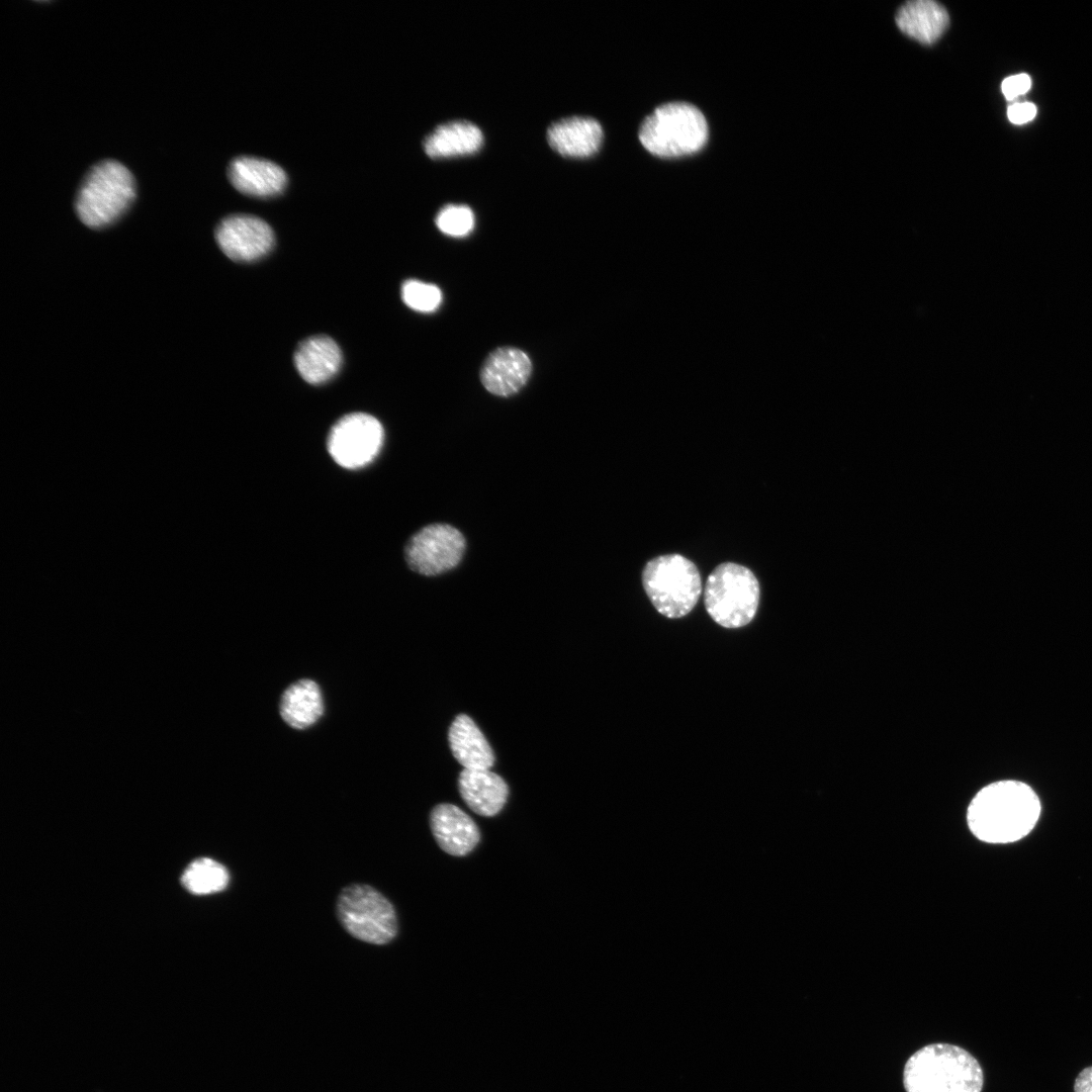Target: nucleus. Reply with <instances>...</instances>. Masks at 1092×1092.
<instances>
[{"mask_svg":"<svg viewBox=\"0 0 1092 1092\" xmlns=\"http://www.w3.org/2000/svg\"><path fill=\"white\" fill-rule=\"evenodd\" d=\"M134 196L135 184L129 170L117 161H102L85 176L75 208L84 224L99 229L115 221Z\"/></svg>","mask_w":1092,"mask_h":1092,"instance_id":"nucleus-4","label":"nucleus"},{"mask_svg":"<svg viewBox=\"0 0 1092 1092\" xmlns=\"http://www.w3.org/2000/svg\"><path fill=\"white\" fill-rule=\"evenodd\" d=\"M220 250L232 260L252 262L264 257L274 245V233L260 217L233 214L223 218L215 230Z\"/></svg>","mask_w":1092,"mask_h":1092,"instance_id":"nucleus-10","label":"nucleus"},{"mask_svg":"<svg viewBox=\"0 0 1092 1092\" xmlns=\"http://www.w3.org/2000/svg\"><path fill=\"white\" fill-rule=\"evenodd\" d=\"M229 881L228 870L218 861L208 857L193 860L181 877V883L185 889L195 895L220 892L226 888Z\"/></svg>","mask_w":1092,"mask_h":1092,"instance_id":"nucleus-21","label":"nucleus"},{"mask_svg":"<svg viewBox=\"0 0 1092 1092\" xmlns=\"http://www.w3.org/2000/svg\"><path fill=\"white\" fill-rule=\"evenodd\" d=\"M383 439V427L376 418L365 413H352L333 426L327 447L336 463L344 468L356 469L376 457Z\"/></svg>","mask_w":1092,"mask_h":1092,"instance_id":"nucleus-9","label":"nucleus"},{"mask_svg":"<svg viewBox=\"0 0 1092 1092\" xmlns=\"http://www.w3.org/2000/svg\"><path fill=\"white\" fill-rule=\"evenodd\" d=\"M483 143L481 130L472 122L451 121L436 127L424 141L426 154L433 158H449L473 154Z\"/></svg>","mask_w":1092,"mask_h":1092,"instance_id":"nucleus-20","label":"nucleus"},{"mask_svg":"<svg viewBox=\"0 0 1092 1092\" xmlns=\"http://www.w3.org/2000/svg\"><path fill=\"white\" fill-rule=\"evenodd\" d=\"M1031 85V81L1028 75L1018 74L1010 76L1002 82V92L1007 99H1014L1015 97L1026 93Z\"/></svg>","mask_w":1092,"mask_h":1092,"instance_id":"nucleus-24","label":"nucleus"},{"mask_svg":"<svg viewBox=\"0 0 1092 1092\" xmlns=\"http://www.w3.org/2000/svg\"><path fill=\"white\" fill-rule=\"evenodd\" d=\"M300 376L310 384H321L335 376L342 364V353L330 337L320 335L301 342L294 353Z\"/></svg>","mask_w":1092,"mask_h":1092,"instance_id":"nucleus-16","label":"nucleus"},{"mask_svg":"<svg viewBox=\"0 0 1092 1092\" xmlns=\"http://www.w3.org/2000/svg\"><path fill=\"white\" fill-rule=\"evenodd\" d=\"M896 23L906 35L930 44L936 41L948 26L945 8L932 0H914L905 3L897 12Z\"/></svg>","mask_w":1092,"mask_h":1092,"instance_id":"nucleus-17","label":"nucleus"},{"mask_svg":"<svg viewBox=\"0 0 1092 1092\" xmlns=\"http://www.w3.org/2000/svg\"><path fill=\"white\" fill-rule=\"evenodd\" d=\"M401 298L408 307L417 311L430 312L439 306L442 294L434 284L411 279L401 286Z\"/></svg>","mask_w":1092,"mask_h":1092,"instance_id":"nucleus-22","label":"nucleus"},{"mask_svg":"<svg viewBox=\"0 0 1092 1092\" xmlns=\"http://www.w3.org/2000/svg\"><path fill=\"white\" fill-rule=\"evenodd\" d=\"M325 705L317 682L302 678L291 684L282 694L279 713L283 721L294 729H306L315 724L324 714Z\"/></svg>","mask_w":1092,"mask_h":1092,"instance_id":"nucleus-18","label":"nucleus"},{"mask_svg":"<svg viewBox=\"0 0 1092 1092\" xmlns=\"http://www.w3.org/2000/svg\"><path fill=\"white\" fill-rule=\"evenodd\" d=\"M1038 796L1027 784L1002 780L983 787L971 800L967 823L987 843H1010L1025 837L1040 816Z\"/></svg>","mask_w":1092,"mask_h":1092,"instance_id":"nucleus-1","label":"nucleus"},{"mask_svg":"<svg viewBox=\"0 0 1092 1092\" xmlns=\"http://www.w3.org/2000/svg\"><path fill=\"white\" fill-rule=\"evenodd\" d=\"M642 146L660 158H678L700 151L708 140L704 114L687 102L658 106L639 129Z\"/></svg>","mask_w":1092,"mask_h":1092,"instance_id":"nucleus-3","label":"nucleus"},{"mask_svg":"<svg viewBox=\"0 0 1092 1092\" xmlns=\"http://www.w3.org/2000/svg\"><path fill=\"white\" fill-rule=\"evenodd\" d=\"M1036 114V107L1032 103H1016L1008 108L1007 115L1011 122L1021 124L1031 120Z\"/></svg>","mask_w":1092,"mask_h":1092,"instance_id":"nucleus-25","label":"nucleus"},{"mask_svg":"<svg viewBox=\"0 0 1092 1092\" xmlns=\"http://www.w3.org/2000/svg\"><path fill=\"white\" fill-rule=\"evenodd\" d=\"M337 914L352 936L368 943H388L397 933L392 904L368 885L353 884L343 889L337 902Z\"/></svg>","mask_w":1092,"mask_h":1092,"instance_id":"nucleus-7","label":"nucleus"},{"mask_svg":"<svg viewBox=\"0 0 1092 1092\" xmlns=\"http://www.w3.org/2000/svg\"><path fill=\"white\" fill-rule=\"evenodd\" d=\"M531 372L532 362L525 352L514 347H502L485 359L480 380L488 392L511 396L527 383Z\"/></svg>","mask_w":1092,"mask_h":1092,"instance_id":"nucleus-11","label":"nucleus"},{"mask_svg":"<svg viewBox=\"0 0 1092 1092\" xmlns=\"http://www.w3.org/2000/svg\"><path fill=\"white\" fill-rule=\"evenodd\" d=\"M449 745L454 757L467 769H489L494 763L492 750L473 720L458 715L448 732Z\"/></svg>","mask_w":1092,"mask_h":1092,"instance_id":"nucleus-19","label":"nucleus"},{"mask_svg":"<svg viewBox=\"0 0 1092 1092\" xmlns=\"http://www.w3.org/2000/svg\"><path fill=\"white\" fill-rule=\"evenodd\" d=\"M229 179L240 192L257 197L274 196L283 191L287 176L277 164L255 157H239L228 170Z\"/></svg>","mask_w":1092,"mask_h":1092,"instance_id":"nucleus-13","label":"nucleus"},{"mask_svg":"<svg viewBox=\"0 0 1092 1092\" xmlns=\"http://www.w3.org/2000/svg\"><path fill=\"white\" fill-rule=\"evenodd\" d=\"M1074 1091L1092 1092V1066L1080 1072L1074 1084Z\"/></svg>","mask_w":1092,"mask_h":1092,"instance_id":"nucleus-26","label":"nucleus"},{"mask_svg":"<svg viewBox=\"0 0 1092 1092\" xmlns=\"http://www.w3.org/2000/svg\"><path fill=\"white\" fill-rule=\"evenodd\" d=\"M903 1082L907 1092H981L984 1076L978 1061L964 1049L933 1043L909 1058Z\"/></svg>","mask_w":1092,"mask_h":1092,"instance_id":"nucleus-2","label":"nucleus"},{"mask_svg":"<svg viewBox=\"0 0 1092 1092\" xmlns=\"http://www.w3.org/2000/svg\"><path fill=\"white\" fill-rule=\"evenodd\" d=\"M438 229L452 237H463L474 226V214L466 205L449 204L444 206L436 217Z\"/></svg>","mask_w":1092,"mask_h":1092,"instance_id":"nucleus-23","label":"nucleus"},{"mask_svg":"<svg viewBox=\"0 0 1092 1092\" xmlns=\"http://www.w3.org/2000/svg\"><path fill=\"white\" fill-rule=\"evenodd\" d=\"M466 550L463 534L448 524H431L414 534L404 548L407 565L414 571L435 576L455 568Z\"/></svg>","mask_w":1092,"mask_h":1092,"instance_id":"nucleus-8","label":"nucleus"},{"mask_svg":"<svg viewBox=\"0 0 1092 1092\" xmlns=\"http://www.w3.org/2000/svg\"><path fill=\"white\" fill-rule=\"evenodd\" d=\"M642 584L657 612L670 619L688 615L702 593L697 566L679 554L649 560L642 571Z\"/></svg>","mask_w":1092,"mask_h":1092,"instance_id":"nucleus-6","label":"nucleus"},{"mask_svg":"<svg viewBox=\"0 0 1092 1092\" xmlns=\"http://www.w3.org/2000/svg\"><path fill=\"white\" fill-rule=\"evenodd\" d=\"M459 793L477 815H496L507 802L509 788L502 777L489 769L464 768L458 779Z\"/></svg>","mask_w":1092,"mask_h":1092,"instance_id":"nucleus-15","label":"nucleus"},{"mask_svg":"<svg viewBox=\"0 0 1092 1092\" xmlns=\"http://www.w3.org/2000/svg\"><path fill=\"white\" fill-rule=\"evenodd\" d=\"M433 835L443 851L454 856L469 853L479 842L476 823L453 804H439L431 812Z\"/></svg>","mask_w":1092,"mask_h":1092,"instance_id":"nucleus-12","label":"nucleus"},{"mask_svg":"<svg viewBox=\"0 0 1092 1092\" xmlns=\"http://www.w3.org/2000/svg\"><path fill=\"white\" fill-rule=\"evenodd\" d=\"M759 583L746 566L724 562L709 574L704 603L710 617L727 629L741 628L754 618L759 604Z\"/></svg>","mask_w":1092,"mask_h":1092,"instance_id":"nucleus-5","label":"nucleus"},{"mask_svg":"<svg viewBox=\"0 0 1092 1092\" xmlns=\"http://www.w3.org/2000/svg\"><path fill=\"white\" fill-rule=\"evenodd\" d=\"M547 141L564 157L586 158L599 151L603 129L594 118L571 116L552 123L547 130Z\"/></svg>","mask_w":1092,"mask_h":1092,"instance_id":"nucleus-14","label":"nucleus"}]
</instances>
